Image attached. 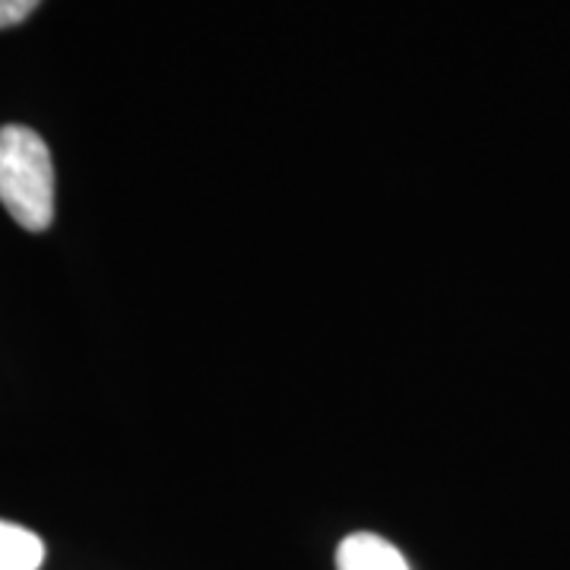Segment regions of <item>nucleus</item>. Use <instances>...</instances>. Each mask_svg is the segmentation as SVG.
<instances>
[{
  "label": "nucleus",
  "instance_id": "3",
  "mask_svg": "<svg viewBox=\"0 0 570 570\" xmlns=\"http://www.w3.org/2000/svg\"><path fill=\"white\" fill-rule=\"evenodd\" d=\"M45 564V542L32 530L0 520V570H39Z\"/></svg>",
  "mask_w": 570,
  "mask_h": 570
},
{
  "label": "nucleus",
  "instance_id": "4",
  "mask_svg": "<svg viewBox=\"0 0 570 570\" xmlns=\"http://www.w3.org/2000/svg\"><path fill=\"white\" fill-rule=\"evenodd\" d=\"M39 3L41 0H0V29H10V26L22 22Z\"/></svg>",
  "mask_w": 570,
  "mask_h": 570
},
{
  "label": "nucleus",
  "instance_id": "1",
  "mask_svg": "<svg viewBox=\"0 0 570 570\" xmlns=\"http://www.w3.org/2000/svg\"><path fill=\"white\" fill-rule=\"evenodd\" d=\"M0 204L26 232L55 223V165L48 142L22 124L0 127Z\"/></svg>",
  "mask_w": 570,
  "mask_h": 570
},
{
  "label": "nucleus",
  "instance_id": "2",
  "mask_svg": "<svg viewBox=\"0 0 570 570\" xmlns=\"http://www.w3.org/2000/svg\"><path fill=\"white\" fill-rule=\"evenodd\" d=\"M336 570H409V561L384 535L352 532L340 542Z\"/></svg>",
  "mask_w": 570,
  "mask_h": 570
}]
</instances>
